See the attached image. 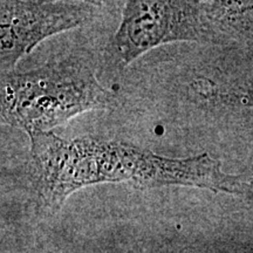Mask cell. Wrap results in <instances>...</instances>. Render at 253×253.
<instances>
[{"mask_svg":"<svg viewBox=\"0 0 253 253\" xmlns=\"http://www.w3.org/2000/svg\"><path fill=\"white\" fill-rule=\"evenodd\" d=\"M250 179H251V192H250L249 199H250V201H253V177H252V178H250Z\"/></svg>","mask_w":253,"mask_h":253,"instance_id":"8992f818","label":"cell"},{"mask_svg":"<svg viewBox=\"0 0 253 253\" xmlns=\"http://www.w3.org/2000/svg\"><path fill=\"white\" fill-rule=\"evenodd\" d=\"M231 40L224 1L128 0L113 39V49L123 65L177 41L223 43Z\"/></svg>","mask_w":253,"mask_h":253,"instance_id":"3957f363","label":"cell"},{"mask_svg":"<svg viewBox=\"0 0 253 253\" xmlns=\"http://www.w3.org/2000/svg\"><path fill=\"white\" fill-rule=\"evenodd\" d=\"M116 104L115 94L81 56L69 55L28 72L1 75V123L28 136L49 132L80 114L113 109Z\"/></svg>","mask_w":253,"mask_h":253,"instance_id":"7a4b0ae2","label":"cell"},{"mask_svg":"<svg viewBox=\"0 0 253 253\" xmlns=\"http://www.w3.org/2000/svg\"><path fill=\"white\" fill-rule=\"evenodd\" d=\"M34 191L42 210L58 212L69 196L86 186L126 183L135 188L190 186L245 198L249 181L230 175L204 153L172 158L129 142L99 136L66 140L54 132L30 136Z\"/></svg>","mask_w":253,"mask_h":253,"instance_id":"6da1fadb","label":"cell"},{"mask_svg":"<svg viewBox=\"0 0 253 253\" xmlns=\"http://www.w3.org/2000/svg\"><path fill=\"white\" fill-rule=\"evenodd\" d=\"M101 2L1 0L0 2V71L13 72L19 60L41 41L89 23Z\"/></svg>","mask_w":253,"mask_h":253,"instance_id":"277c9868","label":"cell"},{"mask_svg":"<svg viewBox=\"0 0 253 253\" xmlns=\"http://www.w3.org/2000/svg\"><path fill=\"white\" fill-rule=\"evenodd\" d=\"M199 94L213 102L240 108H253V87L221 88L214 84H201Z\"/></svg>","mask_w":253,"mask_h":253,"instance_id":"5b68a950","label":"cell"}]
</instances>
